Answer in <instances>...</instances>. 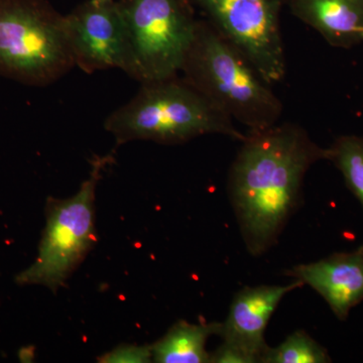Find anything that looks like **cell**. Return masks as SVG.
<instances>
[{
	"label": "cell",
	"instance_id": "5",
	"mask_svg": "<svg viewBox=\"0 0 363 363\" xmlns=\"http://www.w3.org/2000/svg\"><path fill=\"white\" fill-rule=\"evenodd\" d=\"M111 157H95L89 178L67 199L48 198L45 226L35 262L16 276L18 285H40L58 292L97 242L95 198Z\"/></svg>",
	"mask_w": 363,
	"mask_h": 363
},
{
	"label": "cell",
	"instance_id": "3",
	"mask_svg": "<svg viewBox=\"0 0 363 363\" xmlns=\"http://www.w3.org/2000/svg\"><path fill=\"white\" fill-rule=\"evenodd\" d=\"M104 128L118 145L133 140L179 145L206 135L242 142L247 135L179 76L142 84L130 102L107 117Z\"/></svg>",
	"mask_w": 363,
	"mask_h": 363
},
{
	"label": "cell",
	"instance_id": "13",
	"mask_svg": "<svg viewBox=\"0 0 363 363\" xmlns=\"http://www.w3.org/2000/svg\"><path fill=\"white\" fill-rule=\"evenodd\" d=\"M327 161H331L342 174L346 186L363 208V138L342 135L327 149Z\"/></svg>",
	"mask_w": 363,
	"mask_h": 363
},
{
	"label": "cell",
	"instance_id": "9",
	"mask_svg": "<svg viewBox=\"0 0 363 363\" xmlns=\"http://www.w3.org/2000/svg\"><path fill=\"white\" fill-rule=\"evenodd\" d=\"M304 286L294 279L286 286H245L236 294L225 321L221 345L211 353V363L262 362L269 348L264 339L267 324L286 294Z\"/></svg>",
	"mask_w": 363,
	"mask_h": 363
},
{
	"label": "cell",
	"instance_id": "2",
	"mask_svg": "<svg viewBox=\"0 0 363 363\" xmlns=\"http://www.w3.org/2000/svg\"><path fill=\"white\" fill-rule=\"evenodd\" d=\"M181 74L219 111L247 131L279 123L283 104L271 84L207 21L198 20Z\"/></svg>",
	"mask_w": 363,
	"mask_h": 363
},
{
	"label": "cell",
	"instance_id": "6",
	"mask_svg": "<svg viewBox=\"0 0 363 363\" xmlns=\"http://www.w3.org/2000/svg\"><path fill=\"white\" fill-rule=\"evenodd\" d=\"M125 25V73L140 84L180 75L198 20L188 0H118Z\"/></svg>",
	"mask_w": 363,
	"mask_h": 363
},
{
	"label": "cell",
	"instance_id": "14",
	"mask_svg": "<svg viewBox=\"0 0 363 363\" xmlns=\"http://www.w3.org/2000/svg\"><path fill=\"white\" fill-rule=\"evenodd\" d=\"M331 357L323 346L303 330L289 335L277 347L267 348L262 363H327Z\"/></svg>",
	"mask_w": 363,
	"mask_h": 363
},
{
	"label": "cell",
	"instance_id": "11",
	"mask_svg": "<svg viewBox=\"0 0 363 363\" xmlns=\"http://www.w3.org/2000/svg\"><path fill=\"white\" fill-rule=\"evenodd\" d=\"M291 13L332 47L363 43V0H289Z\"/></svg>",
	"mask_w": 363,
	"mask_h": 363
},
{
	"label": "cell",
	"instance_id": "8",
	"mask_svg": "<svg viewBox=\"0 0 363 363\" xmlns=\"http://www.w3.org/2000/svg\"><path fill=\"white\" fill-rule=\"evenodd\" d=\"M66 33L75 67L87 74L108 69L125 72L128 45L116 0H87L65 16Z\"/></svg>",
	"mask_w": 363,
	"mask_h": 363
},
{
	"label": "cell",
	"instance_id": "12",
	"mask_svg": "<svg viewBox=\"0 0 363 363\" xmlns=\"http://www.w3.org/2000/svg\"><path fill=\"white\" fill-rule=\"evenodd\" d=\"M221 322L174 324L161 339L152 344V362L157 363H211L206 350L208 338L220 335Z\"/></svg>",
	"mask_w": 363,
	"mask_h": 363
},
{
	"label": "cell",
	"instance_id": "10",
	"mask_svg": "<svg viewBox=\"0 0 363 363\" xmlns=\"http://www.w3.org/2000/svg\"><path fill=\"white\" fill-rule=\"evenodd\" d=\"M286 276L311 286L326 301L337 319H347L363 301V245L350 252L333 253L311 264H298Z\"/></svg>",
	"mask_w": 363,
	"mask_h": 363
},
{
	"label": "cell",
	"instance_id": "15",
	"mask_svg": "<svg viewBox=\"0 0 363 363\" xmlns=\"http://www.w3.org/2000/svg\"><path fill=\"white\" fill-rule=\"evenodd\" d=\"M152 362V345L123 344L98 358L102 363H149Z\"/></svg>",
	"mask_w": 363,
	"mask_h": 363
},
{
	"label": "cell",
	"instance_id": "1",
	"mask_svg": "<svg viewBox=\"0 0 363 363\" xmlns=\"http://www.w3.org/2000/svg\"><path fill=\"white\" fill-rule=\"evenodd\" d=\"M228 177L231 203L248 252L274 247L298 206L303 182L315 162L327 160L297 124L247 131Z\"/></svg>",
	"mask_w": 363,
	"mask_h": 363
},
{
	"label": "cell",
	"instance_id": "4",
	"mask_svg": "<svg viewBox=\"0 0 363 363\" xmlns=\"http://www.w3.org/2000/svg\"><path fill=\"white\" fill-rule=\"evenodd\" d=\"M74 67L65 16L48 0H0V76L43 87Z\"/></svg>",
	"mask_w": 363,
	"mask_h": 363
},
{
	"label": "cell",
	"instance_id": "7",
	"mask_svg": "<svg viewBox=\"0 0 363 363\" xmlns=\"http://www.w3.org/2000/svg\"><path fill=\"white\" fill-rule=\"evenodd\" d=\"M207 21L250 62L269 84L286 76L279 0H194Z\"/></svg>",
	"mask_w": 363,
	"mask_h": 363
}]
</instances>
